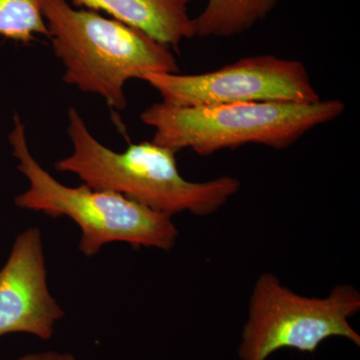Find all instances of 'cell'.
Here are the masks:
<instances>
[{"instance_id": "1", "label": "cell", "mask_w": 360, "mask_h": 360, "mask_svg": "<svg viewBox=\"0 0 360 360\" xmlns=\"http://www.w3.org/2000/svg\"><path fill=\"white\" fill-rule=\"evenodd\" d=\"M68 120L72 153L54 167L77 175L91 188L120 194L172 217L186 212L207 217L240 189V181L231 175L202 182L186 180L177 167L176 153L153 141L129 144L120 153L106 148L75 108L68 110Z\"/></svg>"}, {"instance_id": "2", "label": "cell", "mask_w": 360, "mask_h": 360, "mask_svg": "<svg viewBox=\"0 0 360 360\" xmlns=\"http://www.w3.org/2000/svg\"><path fill=\"white\" fill-rule=\"evenodd\" d=\"M54 53L65 66L63 82L103 97L112 110L127 105L125 84L149 73H176L169 47L146 33L66 0H41Z\"/></svg>"}, {"instance_id": "3", "label": "cell", "mask_w": 360, "mask_h": 360, "mask_svg": "<svg viewBox=\"0 0 360 360\" xmlns=\"http://www.w3.org/2000/svg\"><path fill=\"white\" fill-rule=\"evenodd\" d=\"M345 110L340 99L310 103H239L176 106L160 101L141 115L155 130L153 141L175 153L189 149L201 156L248 144L283 150Z\"/></svg>"}, {"instance_id": "4", "label": "cell", "mask_w": 360, "mask_h": 360, "mask_svg": "<svg viewBox=\"0 0 360 360\" xmlns=\"http://www.w3.org/2000/svg\"><path fill=\"white\" fill-rule=\"evenodd\" d=\"M8 139L18 161V169L30 181L27 191L15 198V205L53 219L70 217L82 231L79 250L85 257H94L111 243H129L134 248H174L179 231L169 215L120 194L84 184L66 186L54 179L30 153L25 125L18 115L14 116Z\"/></svg>"}, {"instance_id": "5", "label": "cell", "mask_w": 360, "mask_h": 360, "mask_svg": "<svg viewBox=\"0 0 360 360\" xmlns=\"http://www.w3.org/2000/svg\"><path fill=\"white\" fill-rule=\"evenodd\" d=\"M359 310L360 293L354 286L338 285L326 297H307L265 272L251 293L238 356L266 360L283 348L314 354L321 342L335 336L360 347V335L349 323Z\"/></svg>"}, {"instance_id": "6", "label": "cell", "mask_w": 360, "mask_h": 360, "mask_svg": "<svg viewBox=\"0 0 360 360\" xmlns=\"http://www.w3.org/2000/svg\"><path fill=\"white\" fill-rule=\"evenodd\" d=\"M143 80L160 94L162 103L176 106L321 99L302 61L272 54L248 56L198 75L149 73Z\"/></svg>"}, {"instance_id": "7", "label": "cell", "mask_w": 360, "mask_h": 360, "mask_svg": "<svg viewBox=\"0 0 360 360\" xmlns=\"http://www.w3.org/2000/svg\"><path fill=\"white\" fill-rule=\"evenodd\" d=\"M41 232L37 227L21 232L0 269V338L27 333L51 340L65 311L47 286Z\"/></svg>"}, {"instance_id": "8", "label": "cell", "mask_w": 360, "mask_h": 360, "mask_svg": "<svg viewBox=\"0 0 360 360\" xmlns=\"http://www.w3.org/2000/svg\"><path fill=\"white\" fill-rule=\"evenodd\" d=\"M193 0H71L77 8L103 11L136 28L165 46H179L195 37L188 13Z\"/></svg>"}, {"instance_id": "9", "label": "cell", "mask_w": 360, "mask_h": 360, "mask_svg": "<svg viewBox=\"0 0 360 360\" xmlns=\"http://www.w3.org/2000/svg\"><path fill=\"white\" fill-rule=\"evenodd\" d=\"M279 0H207L205 9L193 18L198 37L227 39L243 34L264 20Z\"/></svg>"}, {"instance_id": "10", "label": "cell", "mask_w": 360, "mask_h": 360, "mask_svg": "<svg viewBox=\"0 0 360 360\" xmlns=\"http://www.w3.org/2000/svg\"><path fill=\"white\" fill-rule=\"evenodd\" d=\"M46 35L41 0H0V35L28 42Z\"/></svg>"}, {"instance_id": "11", "label": "cell", "mask_w": 360, "mask_h": 360, "mask_svg": "<svg viewBox=\"0 0 360 360\" xmlns=\"http://www.w3.org/2000/svg\"><path fill=\"white\" fill-rule=\"evenodd\" d=\"M18 360H77L68 352H44L23 355Z\"/></svg>"}]
</instances>
